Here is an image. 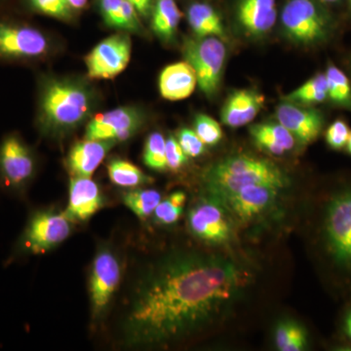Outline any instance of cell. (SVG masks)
<instances>
[{
  "label": "cell",
  "mask_w": 351,
  "mask_h": 351,
  "mask_svg": "<svg viewBox=\"0 0 351 351\" xmlns=\"http://www.w3.org/2000/svg\"><path fill=\"white\" fill-rule=\"evenodd\" d=\"M27 7L34 12L43 14L62 21H71L73 10L66 0H25Z\"/></svg>",
  "instance_id": "obj_32"
},
{
  "label": "cell",
  "mask_w": 351,
  "mask_h": 351,
  "mask_svg": "<svg viewBox=\"0 0 351 351\" xmlns=\"http://www.w3.org/2000/svg\"><path fill=\"white\" fill-rule=\"evenodd\" d=\"M274 345L280 351H302L308 348V334L301 323L283 319L274 328Z\"/></svg>",
  "instance_id": "obj_25"
},
{
  "label": "cell",
  "mask_w": 351,
  "mask_h": 351,
  "mask_svg": "<svg viewBox=\"0 0 351 351\" xmlns=\"http://www.w3.org/2000/svg\"><path fill=\"white\" fill-rule=\"evenodd\" d=\"M186 201V195L181 191H175L166 199L161 200L154 213L156 223L161 225L175 223L182 216Z\"/></svg>",
  "instance_id": "obj_30"
},
{
  "label": "cell",
  "mask_w": 351,
  "mask_h": 351,
  "mask_svg": "<svg viewBox=\"0 0 351 351\" xmlns=\"http://www.w3.org/2000/svg\"><path fill=\"white\" fill-rule=\"evenodd\" d=\"M234 21L237 31L245 38H265L276 24V0H237Z\"/></svg>",
  "instance_id": "obj_15"
},
{
  "label": "cell",
  "mask_w": 351,
  "mask_h": 351,
  "mask_svg": "<svg viewBox=\"0 0 351 351\" xmlns=\"http://www.w3.org/2000/svg\"><path fill=\"white\" fill-rule=\"evenodd\" d=\"M350 132V127L343 120H336L325 134L327 145L334 151H341L348 144Z\"/></svg>",
  "instance_id": "obj_34"
},
{
  "label": "cell",
  "mask_w": 351,
  "mask_h": 351,
  "mask_svg": "<svg viewBox=\"0 0 351 351\" xmlns=\"http://www.w3.org/2000/svg\"><path fill=\"white\" fill-rule=\"evenodd\" d=\"M159 91L166 100L189 98L197 86L195 69L186 61L169 64L159 76Z\"/></svg>",
  "instance_id": "obj_20"
},
{
  "label": "cell",
  "mask_w": 351,
  "mask_h": 351,
  "mask_svg": "<svg viewBox=\"0 0 351 351\" xmlns=\"http://www.w3.org/2000/svg\"><path fill=\"white\" fill-rule=\"evenodd\" d=\"M36 152L20 134L12 132L0 141V186L23 196L36 174Z\"/></svg>",
  "instance_id": "obj_8"
},
{
  "label": "cell",
  "mask_w": 351,
  "mask_h": 351,
  "mask_svg": "<svg viewBox=\"0 0 351 351\" xmlns=\"http://www.w3.org/2000/svg\"><path fill=\"white\" fill-rule=\"evenodd\" d=\"M5 1V0H0V2Z\"/></svg>",
  "instance_id": "obj_42"
},
{
  "label": "cell",
  "mask_w": 351,
  "mask_h": 351,
  "mask_svg": "<svg viewBox=\"0 0 351 351\" xmlns=\"http://www.w3.org/2000/svg\"><path fill=\"white\" fill-rule=\"evenodd\" d=\"M285 191L267 184H254L217 199L225 205L235 221L250 223L274 211Z\"/></svg>",
  "instance_id": "obj_11"
},
{
  "label": "cell",
  "mask_w": 351,
  "mask_h": 351,
  "mask_svg": "<svg viewBox=\"0 0 351 351\" xmlns=\"http://www.w3.org/2000/svg\"><path fill=\"white\" fill-rule=\"evenodd\" d=\"M265 96L255 89H237L228 95L221 110V120L230 128L247 125L258 117Z\"/></svg>",
  "instance_id": "obj_18"
},
{
  "label": "cell",
  "mask_w": 351,
  "mask_h": 351,
  "mask_svg": "<svg viewBox=\"0 0 351 351\" xmlns=\"http://www.w3.org/2000/svg\"><path fill=\"white\" fill-rule=\"evenodd\" d=\"M145 122L144 110L126 106L95 115L88 122L85 138L124 142L135 136Z\"/></svg>",
  "instance_id": "obj_14"
},
{
  "label": "cell",
  "mask_w": 351,
  "mask_h": 351,
  "mask_svg": "<svg viewBox=\"0 0 351 351\" xmlns=\"http://www.w3.org/2000/svg\"><path fill=\"white\" fill-rule=\"evenodd\" d=\"M234 219L225 205L204 193L189 212V232L210 245H226L234 239Z\"/></svg>",
  "instance_id": "obj_10"
},
{
  "label": "cell",
  "mask_w": 351,
  "mask_h": 351,
  "mask_svg": "<svg viewBox=\"0 0 351 351\" xmlns=\"http://www.w3.org/2000/svg\"><path fill=\"white\" fill-rule=\"evenodd\" d=\"M350 8H351V0H350Z\"/></svg>",
  "instance_id": "obj_43"
},
{
  "label": "cell",
  "mask_w": 351,
  "mask_h": 351,
  "mask_svg": "<svg viewBox=\"0 0 351 351\" xmlns=\"http://www.w3.org/2000/svg\"><path fill=\"white\" fill-rule=\"evenodd\" d=\"M122 200L138 219H145L154 213L162 196L156 189H136L124 193Z\"/></svg>",
  "instance_id": "obj_28"
},
{
  "label": "cell",
  "mask_w": 351,
  "mask_h": 351,
  "mask_svg": "<svg viewBox=\"0 0 351 351\" xmlns=\"http://www.w3.org/2000/svg\"><path fill=\"white\" fill-rule=\"evenodd\" d=\"M249 276L232 258L197 251L171 253L152 265L134 289L122 323L124 345L179 343L223 319Z\"/></svg>",
  "instance_id": "obj_1"
},
{
  "label": "cell",
  "mask_w": 351,
  "mask_h": 351,
  "mask_svg": "<svg viewBox=\"0 0 351 351\" xmlns=\"http://www.w3.org/2000/svg\"><path fill=\"white\" fill-rule=\"evenodd\" d=\"M188 156L182 151L178 138L169 136L166 140V163L167 169L179 171L188 161Z\"/></svg>",
  "instance_id": "obj_36"
},
{
  "label": "cell",
  "mask_w": 351,
  "mask_h": 351,
  "mask_svg": "<svg viewBox=\"0 0 351 351\" xmlns=\"http://www.w3.org/2000/svg\"><path fill=\"white\" fill-rule=\"evenodd\" d=\"M105 204L100 186L91 178L73 177L69 182V204L64 215L73 223L91 218Z\"/></svg>",
  "instance_id": "obj_17"
},
{
  "label": "cell",
  "mask_w": 351,
  "mask_h": 351,
  "mask_svg": "<svg viewBox=\"0 0 351 351\" xmlns=\"http://www.w3.org/2000/svg\"><path fill=\"white\" fill-rule=\"evenodd\" d=\"M280 25L284 38L301 47L319 45L332 32L329 15L315 0H287Z\"/></svg>",
  "instance_id": "obj_5"
},
{
  "label": "cell",
  "mask_w": 351,
  "mask_h": 351,
  "mask_svg": "<svg viewBox=\"0 0 351 351\" xmlns=\"http://www.w3.org/2000/svg\"><path fill=\"white\" fill-rule=\"evenodd\" d=\"M121 267L112 249L103 247L97 253L90 276V302L92 319L97 320L106 313L119 287Z\"/></svg>",
  "instance_id": "obj_13"
},
{
  "label": "cell",
  "mask_w": 351,
  "mask_h": 351,
  "mask_svg": "<svg viewBox=\"0 0 351 351\" xmlns=\"http://www.w3.org/2000/svg\"><path fill=\"white\" fill-rule=\"evenodd\" d=\"M249 133L258 147L272 156H283L292 151L297 143L292 134L277 121L254 124Z\"/></svg>",
  "instance_id": "obj_22"
},
{
  "label": "cell",
  "mask_w": 351,
  "mask_h": 351,
  "mask_svg": "<svg viewBox=\"0 0 351 351\" xmlns=\"http://www.w3.org/2000/svg\"><path fill=\"white\" fill-rule=\"evenodd\" d=\"M182 16L175 0H154L149 17L152 32L163 43H174Z\"/></svg>",
  "instance_id": "obj_24"
},
{
  "label": "cell",
  "mask_w": 351,
  "mask_h": 351,
  "mask_svg": "<svg viewBox=\"0 0 351 351\" xmlns=\"http://www.w3.org/2000/svg\"><path fill=\"white\" fill-rule=\"evenodd\" d=\"M343 332L346 338L351 341V307L346 311L343 319Z\"/></svg>",
  "instance_id": "obj_38"
},
{
  "label": "cell",
  "mask_w": 351,
  "mask_h": 351,
  "mask_svg": "<svg viewBox=\"0 0 351 351\" xmlns=\"http://www.w3.org/2000/svg\"><path fill=\"white\" fill-rule=\"evenodd\" d=\"M195 132L206 145H218L223 133L219 122L204 113H198L195 119Z\"/></svg>",
  "instance_id": "obj_33"
},
{
  "label": "cell",
  "mask_w": 351,
  "mask_h": 351,
  "mask_svg": "<svg viewBox=\"0 0 351 351\" xmlns=\"http://www.w3.org/2000/svg\"><path fill=\"white\" fill-rule=\"evenodd\" d=\"M178 141L181 145L182 151L189 157L202 156L206 151V145L200 140L195 130L182 128L178 133Z\"/></svg>",
  "instance_id": "obj_35"
},
{
  "label": "cell",
  "mask_w": 351,
  "mask_h": 351,
  "mask_svg": "<svg viewBox=\"0 0 351 351\" xmlns=\"http://www.w3.org/2000/svg\"><path fill=\"white\" fill-rule=\"evenodd\" d=\"M71 223L64 213L52 210L34 211L16 244L13 257L39 255L52 250L68 239Z\"/></svg>",
  "instance_id": "obj_9"
},
{
  "label": "cell",
  "mask_w": 351,
  "mask_h": 351,
  "mask_svg": "<svg viewBox=\"0 0 351 351\" xmlns=\"http://www.w3.org/2000/svg\"><path fill=\"white\" fill-rule=\"evenodd\" d=\"M321 207V255L335 279L351 289V184L334 189Z\"/></svg>",
  "instance_id": "obj_3"
},
{
  "label": "cell",
  "mask_w": 351,
  "mask_h": 351,
  "mask_svg": "<svg viewBox=\"0 0 351 351\" xmlns=\"http://www.w3.org/2000/svg\"><path fill=\"white\" fill-rule=\"evenodd\" d=\"M346 149H348V154H350L351 156V132H350V138H348V144H346Z\"/></svg>",
  "instance_id": "obj_40"
},
{
  "label": "cell",
  "mask_w": 351,
  "mask_h": 351,
  "mask_svg": "<svg viewBox=\"0 0 351 351\" xmlns=\"http://www.w3.org/2000/svg\"><path fill=\"white\" fill-rule=\"evenodd\" d=\"M136 9L140 17L143 19H149L151 17L154 0H127Z\"/></svg>",
  "instance_id": "obj_37"
},
{
  "label": "cell",
  "mask_w": 351,
  "mask_h": 351,
  "mask_svg": "<svg viewBox=\"0 0 351 351\" xmlns=\"http://www.w3.org/2000/svg\"><path fill=\"white\" fill-rule=\"evenodd\" d=\"M68 1L69 7L73 9V11L82 10L86 6L88 0H66Z\"/></svg>",
  "instance_id": "obj_39"
},
{
  "label": "cell",
  "mask_w": 351,
  "mask_h": 351,
  "mask_svg": "<svg viewBox=\"0 0 351 351\" xmlns=\"http://www.w3.org/2000/svg\"><path fill=\"white\" fill-rule=\"evenodd\" d=\"M49 38L38 27L9 17H0V62L31 63L49 54Z\"/></svg>",
  "instance_id": "obj_7"
},
{
  "label": "cell",
  "mask_w": 351,
  "mask_h": 351,
  "mask_svg": "<svg viewBox=\"0 0 351 351\" xmlns=\"http://www.w3.org/2000/svg\"><path fill=\"white\" fill-rule=\"evenodd\" d=\"M132 41L128 32L112 34L101 40L85 57L90 80H112L128 66Z\"/></svg>",
  "instance_id": "obj_12"
},
{
  "label": "cell",
  "mask_w": 351,
  "mask_h": 351,
  "mask_svg": "<svg viewBox=\"0 0 351 351\" xmlns=\"http://www.w3.org/2000/svg\"><path fill=\"white\" fill-rule=\"evenodd\" d=\"M108 173L110 181L122 188H138L154 181L133 163L120 158H113L108 162Z\"/></svg>",
  "instance_id": "obj_26"
},
{
  "label": "cell",
  "mask_w": 351,
  "mask_h": 351,
  "mask_svg": "<svg viewBox=\"0 0 351 351\" xmlns=\"http://www.w3.org/2000/svg\"><path fill=\"white\" fill-rule=\"evenodd\" d=\"M144 163L154 171L167 169L166 163V140L162 134L154 132L147 137L143 154Z\"/></svg>",
  "instance_id": "obj_31"
},
{
  "label": "cell",
  "mask_w": 351,
  "mask_h": 351,
  "mask_svg": "<svg viewBox=\"0 0 351 351\" xmlns=\"http://www.w3.org/2000/svg\"><path fill=\"white\" fill-rule=\"evenodd\" d=\"M95 106L96 93L84 80L45 76L39 82L36 128L45 138L66 137L91 117Z\"/></svg>",
  "instance_id": "obj_2"
},
{
  "label": "cell",
  "mask_w": 351,
  "mask_h": 351,
  "mask_svg": "<svg viewBox=\"0 0 351 351\" xmlns=\"http://www.w3.org/2000/svg\"><path fill=\"white\" fill-rule=\"evenodd\" d=\"M184 61L196 73L200 91L207 98L216 96L221 87L228 50L225 41L215 36L186 38L182 45Z\"/></svg>",
  "instance_id": "obj_6"
},
{
  "label": "cell",
  "mask_w": 351,
  "mask_h": 351,
  "mask_svg": "<svg viewBox=\"0 0 351 351\" xmlns=\"http://www.w3.org/2000/svg\"><path fill=\"white\" fill-rule=\"evenodd\" d=\"M254 184L287 189L291 178L274 161L247 154L226 156L210 165L202 174L204 193L216 198L225 197Z\"/></svg>",
  "instance_id": "obj_4"
},
{
  "label": "cell",
  "mask_w": 351,
  "mask_h": 351,
  "mask_svg": "<svg viewBox=\"0 0 351 351\" xmlns=\"http://www.w3.org/2000/svg\"><path fill=\"white\" fill-rule=\"evenodd\" d=\"M276 119L302 147L313 143L324 126V117L320 110L286 101L277 106Z\"/></svg>",
  "instance_id": "obj_16"
},
{
  "label": "cell",
  "mask_w": 351,
  "mask_h": 351,
  "mask_svg": "<svg viewBox=\"0 0 351 351\" xmlns=\"http://www.w3.org/2000/svg\"><path fill=\"white\" fill-rule=\"evenodd\" d=\"M328 99L338 107L351 110V84L348 76L332 64H328L326 73Z\"/></svg>",
  "instance_id": "obj_29"
},
{
  "label": "cell",
  "mask_w": 351,
  "mask_h": 351,
  "mask_svg": "<svg viewBox=\"0 0 351 351\" xmlns=\"http://www.w3.org/2000/svg\"><path fill=\"white\" fill-rule=\"evenodd\" d=\"M328 100V84L325 73H318L302 86L283 97L282 101L311 107Z\"/></svg>",
  "instance_id": "obj_27"
},
{
  "label": "cell",
  "mask_w": 351,
  "mask_h": 351,
  "mask_svg": "<svg viewBox=\"0 0 351 351\" xmlns=\"http://www.w3.org/2000/svg\"><path fill=\"white\" fill-rule=\"evenodd\" d=\"M320 1L324 2V3H336L339 0H320Z\"/></svg>",
  "instance_id": "obj_41"
},
{
  "label": "cell",
  "mask_w": 351,
  "mask_h": 351,
  "mask_svg": "<svg viewBox=\"0 0 351 351\" xmlns=\"http://www.w3.org/2000/svg\"><path fill=\"white\" fill-rule=\"evenodd\" d=\"M188 22L196 38L215 36L228 39L221 16L216 9L204 2H195L188 9Z\"/></svg>",
  "instance_id": "obj_23"
},
{
  "label": "cell",
  "mask_w": 351,
  "mask_h": 351,
  "mask_svg": "<svg viewBox=\"0 0 351 351\" xmlns=\"http://www.w3.org/2000/svg\"><path fill=\"white\" fill-rule=\"evenodd\" d=\"M112 140H87L75 143L69 152L66 165L73 177L91 178L110 149L117 145Z\"/></svg>",
  "instance_id": "obj_19"
},
{
  "label": "cell",
  "mask_w": 351,
  "mask_h": 351,
  "mask_svg": "<svg viewBox=\"0 0 351 351\" xmlns=\"http://www.w3.org/2000/svg\"><path fill=\"white\" fill-rule=\"evenodd\" d=\"M97 6L108 27L145 36L140 15L127 0H97Z\"/></svg>",
  "instance_id": "obj_21"
}]
</instances>
